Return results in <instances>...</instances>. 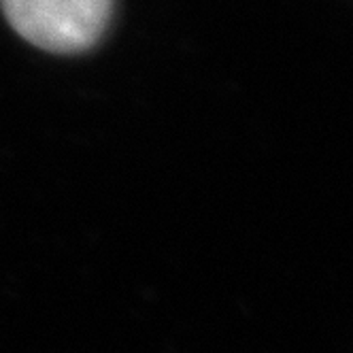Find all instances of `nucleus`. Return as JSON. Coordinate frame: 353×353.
Wrapping results in <instances>:
<instances>
[{"mask_svg": "<svg viewBox=\"0 0 353 353\" xmlns=\"http://www.w3.org/2000/svg\"><path fill=\"white\" fill-rule=\"evenodd\" d=\"M11 28L49 54H81L105 34L113 0H0Z\"/></svg>", "mask_w": 353, "mask_h": 353, "instance_id": "f257e3e1", "label": "nucleus"}]
</instances>
